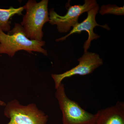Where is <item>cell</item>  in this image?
Listing matches in <instances>:
<instances>
[{"label": "cell", "instance_id": "1", "mask_svg": "<svg viewBox=\"0 0 124 124\" xmlns=\"http://www.w3.org/2000/svg\"><path fill=\"white\" fill-rule=\"evenodd\" d=\"M45 42L29 39L26 36L21 24L16 23L11 30L6 34L0 29V54H8L12 58L16 53L24 50L29 53L38 52L47 56V51L43 48Z\"/></svg>", "mask_w": 124, "mask_h": 124}, {"label": "cell", "instance_id": "2", "mask_svg": "<svg viewBox=\"0 0 124 124\" xmlns=\"http://www.w3.org/2000/svg\"><path fill=\"white\" fill-rule=\"evenodd\" d=\"M48 0L37 2L29 0L24 5L26 13L23 17L21 25L26 36L29 39L41 41L44 33L43 26L49 22Z\"/></svg>", "mask_w": 124, "mask_h": 124}, {"label": "cell", "instance_id": "3", "mask_svg": "<svg viewBox=\"0 0 124 124\" xmlns=\"http://www.w3.org/2000/svg\"><path fill=\"white\" fill-rule=\"evenodd\" d=\"M55 96L62 113V124H95L97 115L82 108L66 95L63 84L56 89Z\"/></svg>", "mask_w": 124, "mask_h": 124}, {"label": "cell", "instance_id": "4", "mask_svg": "<svg viewBox=\"0 0 124 124\" xmlns=\"http://www.w3.org/2000/svg\"><path fill=\"white\" fill-rule=\"evenodd\" d=\"M4 115L10 119L7 124H46L48 121V116L39 110L36 104L23 106L17 100L7 103Z\"/></svg>", "mask_w": 124, "mask_h": 124}, {"label": "cell", "instance_id": "5", "mask_svg": "<svg viewBox=\"0 0 124 124\" xmlns=\"http://www.w3.org/2000/svg\"><path fill=\"white\" fill-rule=\"evenodd\" d=\"M95 0H85L83 5L70 6L66 14L63 16L58 14L52 8L49 12V23L57 25V29L60 33H67L78 23L80 16L94 7L97 4Z\"/></svg>", "mask_w": 124, "mask_h": 124}, {"label": "cell", "instance_id": "6", "mask_svg": "<svg viewBox=\"0 0 124 124\" xmlns=\"http://www.w3.org/2000/svg\"><path fill=\"white\" fill-rule=\"evenodd\" d=\"M79 64L69 70L61 74H51L57 89L64 79L76 75L85 76L92 73L103 64L102 59L98 54L87 52L78 59Z\"/></svg>", "mask_w": 124, "mask_h": 124}, {"label": "cell", "instance_id": "7", "mask_svg": "<svg viewBox=\"0 0 124 124\" xmlns=\"http://www.w3.org/2000/svg\"><path fill=\"white\" fill-rule=\"evenodd\" d=\"M99 7L97 3L90 10L87 12L88 15L86 18L82 22L78 23L75 27H73V29L70 31L68 35L61 37L55 40L56 41L64 40L68 37L73 33H78L80 34L82 31H86L88 32V38L84 44V53L88 52V50L89 48L91 45V42L92 40L97 39L100 38V36L98 34L94 32V28L95 27L100 26L103 28L108 30H110V28L107 24H105L104 25H101L98 24L96 20L95 17L96 15L98 13L99 11Z\"/></svg>", "mask_w": 124, "mask_h": 124}, {"label": "cell", "instance_id": "8", "mask_svg": "<svg viewBox=\"0 0 124 124\" xmlns=\"http://www.w3.org/2000/svg\"><path fill=\"white\" fill-rule=\"evenodd\" d=\"M95 124H124V103L118 101L114 106L101 109L96 113Z\"/></svg>", "mask_w": 124, "mask_h": 124}, {"label": "cell", "instance_id": "9", "mask_svg": "<svg viewBox=\"0 0 124 124\" xmlns=\"http://www.w3.org/2000/svg\"><path fill=\"white\" fill-rule=\"evenodd\" d=\"M24 9V6L18 8H15L11 6L8 9L0 8V29L4 32H8L10 31V18L15 15H23L22 12Z\"/></svg>", "mask_w": 124, "mask_h": 124}, {"label": "cell", "instance_id": "10", "mask_svg": "<svg viewBox=\"0 0 124 124\" xmlns=\"http://www.w3.org/2000/svg\"><path fill=\"white\" fill-rule=\"evenodd\" d=\"M99 13L103 15L107 14H111L118 16L124 15V6L119 7L116 5H103L100 7Z\"/></svg>", "mask_w": 124, "mask_h": 124}, {"label": "cell", "instance_id": "11", "mask_svg": "<svg viewBox=\"0 0 124 124\" xmlns=\"http://www.w3.org/2000/svg\"><path fill=\"white\" fill-rule=\"evenodd\" d=\"M0 105H1V106H4L6 105V104L4 102H2V101L0 100Z\"/></svg>", "mask_w": 124, "mask_h": 124}]
</instances>
